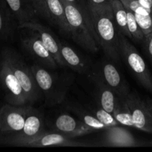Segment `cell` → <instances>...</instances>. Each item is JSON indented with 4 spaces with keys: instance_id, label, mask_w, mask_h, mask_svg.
<instances>
[{
    "instance_id": "1",
    "label": "cell",
    "mask_w": 152,
    "mask_h": 152,
    "mask_svg": "<svg viewBox=\"0 0 152 152\" xmlns=\"http://www.w3.org/2000/svg\"><path fill=\"white\" fill-rule=\"evenodd\" d=\"M111 1L102 4L88 3V7L99 46L107 57L117 63L121 59L119 44L120 32L114 20Z\"/></svg>"
},
{
    "instance_id": "2",
    "label": "cell",
    "mask_w": 152,
    "mask_h": 152,
    "mask_svg": "<svg viewBox=\"0 0 152 152\" xmlns=\"http://www.w3.org/2000/svg\"><path fill=\"white\" fill-rule=\"evenodd\" d=\"M70 28V36L80 47L90 52L99 50V40L95 32L88 7L82 3L63 1Z\"/></svg>"
},
{
    "instance_id": "3",
    "label": "cell",
    "mask_w": 152,
    "mask_h": 152,
    "mask_svg": "<svg viewBox=\"0 0 152 152\" xmlns=\"http://www.w3.org/2000/svg\"><path fill=\"white\" fill-rule=\"evenodd\" d=\"M31 69L46 105H56L62 103L72 85L73 77L70 74H53L49 71L50 69L39 64L33 65Z\"/></svg>"
},
{
    "instance_id": "4",
    "label": "cell",
    "mask_w": 152,
    "mask_h": 152,
    "mask_svg": "<svg viewBox=\"0 0 152 152\" xmlns=\"http://www.w3.org/2000/svg\"><path fill=\"white\" fill-rule=\"evenodd\" d=\"M1 56L7 60L12 71L19 80L30 105L39 100L42 94L33 74L31 67L28 66L22 58L11 49H4Z\"/></svg>"
},
{
    "instance_id": "5",
    "label": "cell",
    "mask_w": 152,
    "mask_h": 152,
    "mask_svg": "<svg viewBox=\"0 0 152 152\" xmlns=\"http://www.w3.org/2000/svg\"><path fill=\"white\" fill-rule=\"evenodd\" d=\"M119 44L120 56L131 72L145 89L152 92V77L143 58L126 37L120 33Z\"/></svg>"
},
{
    "instance_id": "6",
    "label": "cell",
    "mask_w": 152,
    "mask_h": 152,
    "mask_svg": "<svg viewBox=\"0 0 152 152\" xmlns=\"http://www.w3.org/2000/svg\"><path fill=\"white\" fill-rule=\"evenodd\" d=\"M0 89L7 103L14 105H30L19 80L3 56L0 62Z\"/></svg>"
},
{
    "instance_id": "7",
    "label": "cell",
    "mask_w": 152,
    "mask_h": 152,
    "mask_svg": "<svg viewBox=\"0 0 152 152\" xmlns=\"http://www.w3.org/2000/svg\"><path fill=\"white\" fill-rule=\"evenodd\" d=\"M91 73L105 83L117 96L126 97L130 93L127 82L111 62L102 61L94 64Z\"/></svg>"
},
{
    "instance_id": "8",
    "label": "cell",
    "mask_w": 152,
    "mask_h": 152,
    "mask_svg": "<svg viewBox=\"0 0 152 152\" xmlns=\"http://www.w3.org/2000/svg\"><path fill=\"white\" fill-rule=\"evenodd\" d=\"M32 105L6 103L0 108V134H10L22 130Z\"/></svg>"
},
{
    "instance_id": "9",
    "label": "cell",
    "mask_w": 152,
    "mask_h": 152,
    "mask_svg": "<svg viewBox=\"0 0 152 152\" xmlns=\"http://www.w3.org/2000/svg\"><path fill=\"white\" fill-rule=\"evenodd\" d=\"M30 33L21 37L22 46L37 62V64L48 69H55L58 64L42 42L37 31L29 29Z\"/></svg>"
},
{
    "instance_id": "10",
    "label": "cell",
    "mask_w": 152,
    "mask_h": 152,
    "mask_svg": "<svg viewBox=\"0 0 152 152\" xmlns=\"http://www.w3.org/2000/svg\"><path fill=\"white\" fill-rule=\"evenodd\" d=\"M126 101L130 108L134 128L152 133V118L144 100L135 93H129Z\"/></svg>"
},
{
    "instance_id": "11",
    "label": "cell",
    "mask_w": 152,
    "mask_h": 152,
    "mask_svg": "<svg viewBox=\"0 0 152 152\" xmlns=\"http://www.w3.org/2000/svg\"><path fill=\"white\" fill-rule=\"evenodd\" d=\"M19 28L31 29L37 31L43 44L48 49L58 65L60 66H66L61 54V42L55 37L48 28L33 20L19 25Z\"/></svg>"
},
{
    "instance_id": "12",
    "label": "cell",
    "mask_w": 152,
    "mask_h": 152,
    "mask_svg": "<svg viewBox=\"0 0 152 152\" xmlns=\"http://www.w3.org/2000/svg\"><path fill=\"white\" fill-rule=\"evenodd\" d=\"M102 145L111 147H137L140 146V143L129 130L115 126L105 130Z\"/></svg>"
},
{
    "instance_id": "13",
    "label": "cell",
    "mask_w": 152,
    "mask_h": 152,
    "mask_svg": "<svg viewBox=\"0 0 152 152\" xmlns=\"http://www.w3.org/2000/svg\"><path fill=\"white\" fill-rule=\"evenodd\" d=\"M87 77L93 84L92 94L97 105L112 114L115 107L117 95L93 74L90 73Z\"/></svg>"
},
{
    "instance_id": "14",
    "label": "cell",
    "mask_w": 152,
    "mask_h": 152,
    "mask_svg": "<svg viewBox=\"0 0 152 152\" xmlns=\"http://www.w3.org/2000/svg\"><path fill=\"white\" fill-rule=\"evenodd\" d=\"M81 143L73 141L71 138L56 132L45 130L38 136L35 137L27 143L25 147H48V146H79Z\"/></svg>"
},
{
    "instance_id": "15",
    "label": "cell",
    "mask_w": 152,
    "mask_h": 152,
    "mask_svg": "<svg viewBox=\"0 0 152 152\" xmlns=\"http://www.w3.org/2000/svg\"><path fill=\"white\" fill-rule=\"evenodd\" d=\"M61 54L66 66L71 68L73 71L86 76L92 71L94 64L91 63L65 43L61 42Z\"/></svg>"
},
{
    "instance_id": "16",
    "label": "cell",
    "mask_w": 152,
    "mask_h": 152,
    "mask_svg": "<svg viewBox=\"0 0 152 152\" xmlns=\"http://www.w3.org/2000/svg\"><path fill=\"white\" fill-rule=\"evenodd\" d=\"M13 13L18 25L34 19L36 12L29 0H4Z\"/></svg>"
},
{
    "instance_id": "17",
    "label": "cell",
    "mask_w": 152,
    "mask_h": 152,
    "mask_svg": "<svg viewBox=\"0 0 152 152\" xmlns=\"http://www.w3.org/2000/svg\"><path fill=\"white\" fill-rule=\"evenodd\" d=\"M50 19L65 35H70V28L65 13V6L62 0H47Z\"/></svg>"
},
{
    "instance_id": "18",
    "label": "cell",
    "mask_w": 152,
    "mask_h": 152,
    "mask_svg": "<svg viewBox=\"0 0 152 152\" xmlns=\"http://www.w3.org/2000/svg\"><path fill=\"white\" fill-rule=\"evenodd\" d=\"M80 122L79 119L74 118L70 114H62L52 123V129L53 132H59L67 137L71 138V135L78 127Z\"/></svg>"
},
{
    "instance_id": "19",
    "label": "cell",
    "mask_w": 152,
    "mask_h": 152,
    "mask_svg": "<svg viewBox=\"0 0 152 152\" xmlns=\"http://www.w3.org/2000/svg\"><path fill=\"white\" fill-rule=\"evenodd\" d=\"M14 16L4 0H0V37L7 39L11 36L14 26Z\"/></svg>"
},
{
    "instance_id": "20",
    "label": "cell",
    "mask_w": 152,
    "mask_h": 152,
    "mask_svg": "<svg viewBox=\"0 0 152 152\" xmlns=\"http://www.w3.org/2000/svg\"><path fill=\"white\" fill-rule=\"evenodd\" d=\"M112 114L119 124L134 128L132 113L126 101V97H120L117 96L115 107Z\"/></svg>"
},
{
    "instance_id": "21",
    "label": "cell",
    "mask_w": 152,
    "mask_h": 152,
    "mask_svg": "<svg viewBox=\"0 0 152 152\" xmlns=\"http://www.w3.org/2000/svg\"><path fill=\"white\" fill-rule=\"evenodd\" d=\"M68 108L78 117L79 120H81L82 122L86 123L90 127L96 129V131L105 130L106 129H108V127L102 123H101L91 111L88 110V108L78 105H68Z\"/></svg>"
},
{
    "instance_id": "22",
    "label": "cell",
    "mask_w": 152,
    "mask_h": 152,
    "mask_svg": "<svg viewBox=\"0 0 152 152\" xmlns=\"http://www.w3.org/2000/svg\"><path fill=\"white\" fill-rule=\"evenodd\" d=\"M111 4H112L114 20L119 32L123 34L125 37L132 39V35L128 28L127 10L120 0H112Z\"/></svg>"
},
{
    "instance_id": "23",
    "label": "cell",
    "mask_w": 152,
    "mask_h": 152,
    "mask_svg": "<svg viewBox=\"0 0 152 152\" xmlns=\"http://www.w3.org/2000/svg\"><path fill=\"white\" fill-rule=\"evenodd\" d=\"M126 10H127L128 28H129V32L132 35V39L137 42L144 41L145 35H144L141 28H140L137 22L134 13L132 10H129V9H126Z\"/></svg>"
},
{
    "instance_id": "24",
    "label": "cell",
    "mask_w": 152,
    "mask_h": 152,
    "mask_svg": "<svg viewBox=\"0 0 152 152\" xmlns=\"http://www.w3.org/2000/svg\"><path fill=\"white\" fill-rule=\"evenodd\" d=\"M88 110L89 111H91L101 123L105 125L108 128L115 126H119L120 125L117 123V121L115 120V118H114V116H113V114L111 113L108 112V111H105V109L101 108L98 105H96V107L88 108Z\"/></svg>"
},
{
    "instance_id": "25",
    "label": "cell",
    "mask_w": 152,
    "mask_h": 152,
    "mask_svg": "<svg viewBox=\"0 0 152 152\" xmlns=\"http://www.w3.org/2000/svg\"><path fill=\"white\" fill-rule=\"evenodd\" d=\"M134 15L137 22L143 32L145 37H147L152 32V16L151 13H146L144 14H140L134 13Z\"/></svg>"
},
{
    "instance_id": "26",
    "label": "cell",
    "mask_w": 152,
    "mask_h": 152,
    "mask_svg": "<svg viewBox=\"0 0 152 152\" xmlns=\"http://www.w3.org/2000/svg\"><path fill=\"white\" fill-rule=\"evenodd\" d=\"M29 1H31L35 10L36 14L40 17H42L43 19L51 21L47 0H29Z\"/></svg>"
},
{
    "instance_id": "27",
    "label": "cell",
    "mask_w": 152,
    "mask_h": 152,
    "mask_svg": "<svg viewBox=\"0 0 152 152\" xmlns=\"http://www.w3.org/2000/svg\"><path fill=\"white\" fill-rule=\"evenodd\" d=\"M96 132V129H93V128L90 127L89 126L86 125L83 122L80 120V123H79L78 127L77 128L74 133L71 135V139H74L75 137H78L84 136V135L88 134L93 133V132Z\"/></svg>"
},
{
    "instance_id": "28",
    "label": "cell",
    "mask_w": 152,
    "mask_h": 152,
    "mask_svg": "<svg viewBox=\"0 0 152 152\" xmlns=\"http://www.w3.org/2000/svg\"><path fill=\"white\" fill-rule=\"evenodd\" d=\"M144 48L152 63V32L144 39Z\"/></svg>"
},
{
    "instance_id": "29",
    "label": "cell",
    "mask_w": 152,
    "mask_h": 152,
    "mask_svg": "<svg viewBox=\"0 0 152 152\" xmlns=\"http://www.w3.org/2000/svg\"><path fill=\"white\" fill-rule=\"evenodd\" d=\"M120 1L126 9L132 10L133 12H135V10L140 6L137 0H120Z\"/></svg>"
},
{
    "instance_id": "30",
    "label": "cell",
    "mask_w": 152,
    "mask_h": 152,
    "mask_svg": "<svg viewBox=\"0 0 152 152\" xmlns=\"http://www.w3.org/2000/svg\"><path fill=\"white\" fill-rule=\"evenodd\" d=\"M140 4L145 7L152 16V0H137Z\"/></svg>"
},
{
    "instance_id": "31",
    "label": "cell",
    "mask_w": 152,
    "mask_h": 152,
    "mask_svg": "<svg viewBox=\"0 0 152 152\" xmlns=\"http://www.w3.org/2000/svg\"><path fill=\"white\" fill-rule=\"evenodd\" d=\"M111 1L112 0H88V3H90V4H102Z\"/></svg>"
},
{
    "instance_id": "32",
    "label": "cell",
    "mask_w": 152,
    "mask_h": 152,
    "mask_svg": "<svg viewBox=\"0 0 152 152\" xmlns=\"http://www.w3.org/2000/svg\"><path fill=\"white\" fill-rule=\"evenodd\" d=\"M145 102V105H146L147 108H148V111H149L150 114L151 116V118H152V99H147L145 100H144Z\"/></svg>"
},
{
    "instance_id": "33",
    "label": "cell",
    "mask_w": 152,
    "mask_h": 152,
    "mask_svg": "<svg viewBox=\"0 0 152 152\" xmlns=\"http://www.w3.org/2000/svg\"><path fill=\"white\" fill-rule=\"evenodd\" d=\"M63 1H67V2H70V3H79L80 2L81 0H63Z\"/></svg>"
},
{
    "instance_id": "34",
    "label": "cell",
    "mask_w": 152,
    "mask_h": 152,
    "mask_svg": "<svg viewBox=\"0 0 152 152\" xmlns=\"http://www.w3.org/2000/svg\"><path fill=\"white\" fill-rule=\"evenodd\" d=\"M1 103H0V108H1Z\"/></svg>"
},
{
    "instance_id": "35",
    "label": "cell",
    "mask_w": 152,
    "mask_h": 152,
    "mask_svg": "<svg viewBox=\"0 0 152 152\" xmlns=\"http://www.w3.org/2000/svg\"><path fill=\"white\" fill-rule=\"evenodd\" d=\"M151 145H152V142H151Z\"/></svg>"
}]
</instances>
